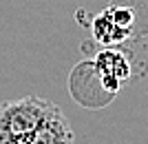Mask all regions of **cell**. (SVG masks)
I'll list each match as a JSON object with an SVG mask.
<instances>
[{
    "instance_id": "cell-1",
    "label": "cell",
    "mask_w": 148,
    "mask_h": 144,
    "mask_svg": "<svg viewBox=\"0 0 148 144\" xmlns=\"http://www.w3.org/2000/svg\"><path fill=\"white\" fill-rule=\"evenodd\" d=\"M53 109L40 95H25L0 104V144H25Z\"/></svg>"
},
{
    "instance_id": "cell-2",
    "label": "cell",
    "mask_w": 148,
    "mask_h": 144,
    "mask_svg": "<svg viewBox=\"0 0 148 144\" xmlns=\"http://www.w3.org/2000/svg\"><path fill=\"white\" fill-rule=\"evenodd\" d=\"M135 13L128 7L108 5L91 22V33L102 47H119L133 36Z\"/></svg>"
},
{
    "instance_id": "cell-4",
    "label": "cell",
    "mask_w": 148,
    "mask_h": 144,
    "mask_svg": "<svg viewBox=\"0 0 148 144\" xmlns=\"http://www.w3.org/2000/svg\"><path fill=\"white\" fill-rule=\"evenodd\" d=\"M25 144H75L73 129L58 104H53V109L44 118V122L38 126L36 133Z\"/></svg>"
},
{
    "instance_id": "cell-3",
    "label": "cell",
    "mask_w": 148,
    "mask_h": 144,
    "mask_svg": "<svg viewBox=\"0 0 148 144\" xmlns=\"http://www.w3.org/2000/svg\"><path fill=\"white\" fill-rule=\"evenodd\" d=\"M93 69L99 78V84L108 95H115L119 89L130 80L133 67H130L128 53H124L117 47H104L93 58Z\"/></svg>"
}]
</instances>
